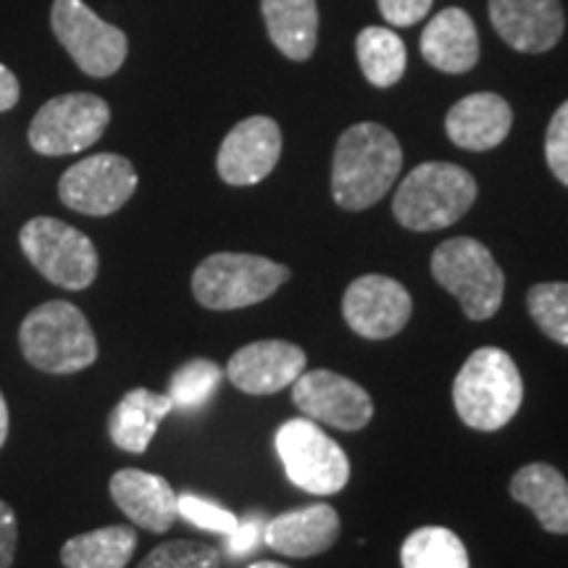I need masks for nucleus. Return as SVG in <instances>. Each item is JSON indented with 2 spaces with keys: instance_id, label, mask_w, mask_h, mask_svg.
I'll return each mask as SVG.
<instances>
[{
  "instance_id": "obj_1",
  "label": "nucleus",
  "mask_w": 568,
  "mask_h": 568,
  "mask_svg": "<svg viewBox=\"0 0 568 568\" xmlns=\"http://www.w3.org/2000/svg\"><path fill=\"white\" fill-rule=\"evenodd\" d=\"M403 169L400 142L382 124H353L339 134L332 161V195L345 211H364L389 193Z\"/></svg>"
},
{
  "instance_id": "obj_2",
  "label": "nucleus",
  "mask_w": 568,
  "mask_h": 568,
  "mask_svg": "<svg viewBox=\"0 0 568 568\" xmlns=\"http://www.w3.org/2000/svg\"><path fill=\"white\" fill-rule=\"evenodd\" d=\"M521 400V372L500 347H479L468 355L453 385L460 422L479 432L503 429L518 414Z\"/></svg>"
},
{
  "instance_id": "obj_3",
  "label": "nucleus",
  "mask_w": 568,
  "mask_h": 568,
  "mask_svg": "<svg viewBox=\"0 0 568 568\" xmlns=\"http://www.w3.org/2000/svg\"><path fill=\"white\" fill-rule=\"evenodd\" d=\"M19 345L27 364L45 374H77L98 358L95 332L69 301H48L30 311L21 322Z\"/></svg>"
},
{
  "instance_id": "obj_4",
  "label": "nucleus",
  "mask_w": 568,
  "mask_h": 568,
  "mask_svg": "<svg viewBox=\"0 0 568 568\" xmlns=\"http://www.w3.org/2000/svg\"><path fill=\"white\" fill-rule=\"evenodd\" d=\"M477 201V180L464 166L429 161L397 187L393 213L410 232H437L456 224Z\"/></svg>"
},
{
  "instance_id": "obj_5",
  "label": "nucleus",
  "mask_w": 568,
  "mask_h": 568,
  "mask_svg": "<svg viewBox=\"0 0 568 568\" xmlns=\"http://www.w3.org/2000/svg\"><path fill=\"white\" fill-rule=\"evenodd\" d=\"M432 276L456 295L471 322H487L503 305L506 276L493 253L474 237H453L432 255Z\"/></svg>"
},
{
  "instance_id": "obj_6",
  "label": "nucleus",
  "mask_w": 568,
  "mask_h": 568,
  "mask_svg": "<svg viewBox=\"0 0 568 568\" xmlns=\"http://www.w3.org/2000/svg\"><path fill=\"white\" fill-rule=\"evenodd\" d=\"M290 268L251 253H213L193 274V295L203 308L237 311L266 301L284 282Z\"/></svg>"
},
{
  "instance_id": "obj_7",
  "label": "nucleus",
  "mask_w": 568,
  "mask_h": 568,
  "mask_svg": "<svg viewBox=\"0 0 568 568\" xmlns=\"http://www.w3.org/2000/svg\"><path fill=\"white\" fill-rule=\"evenodd\" d=\"M19 245L30 264L55 287L80 293L98 276V251L88 234L61 219L34 216L21 226Z\"/></svg>"
},
{
  "instance_id": "obj_8",
  "label": "nucleus",
  "mask_w": 568,
  "mask_h": 568,
  "mask_svg": "<svg viewBox=\"0 0 568 568\" xmlns=\"http://www.w3.org/2000/svg\"><path fill=\"white\" fill-rule=\"evenodd\" d=\"M276 453L284 474L295 487L311 495H335L351 479V460L311 418H290L276 432Z\"/></svg>"
},
{
  "instance_id": "obj_9",
  "label": "nucleus",
  "mask_w": 568,
  "mask_h": 568,
  "mask_svg": "<svg viewBox=\"0 0 568 568\" xmlns=\"http://www.w3.org/2000/svg\"><path fill=\"white\" fill-rule=\"evenodd\" d=\"M111 122V109L92 92H67L34 113L30 145L40 155H71L95 145Z\"/></svg>"
},
{
  "instance_id": "obj_10",
  "label": "nucleus",
  "mask_w": 568,
  "mask_h": 568,
  "mask_svg": "<svg viewBox=\"0 0 568 568\" xmlns=\"http://www.w3.org/2000/svg\"><path fill=\"white\" fill-rule=\"evenodd\" d=\"M51 24L55 38L88 77L103 80L116 74L126 61V34L98 17L84 0H53Z\"/></svg>"
},
{
  "instance_id": "obj_11",
  "label": "nucleus",
  "mask_w": 568,
  "mask_h": 568,
  "mask_svg": "<svg viewBox=\"0 0 568 568\" xmlns=\"http://www.w3.org/2000/svg\"><path fill=\"white\" fill-rule=\"evenodd\" d=\"M138 190L132 161L116 153H95L67 169L59 182V197L84 216H111Z\"/></svg>"
},
{
  "instance_id": "obj_12",
  "label": "nucleus",
  "mask_w": 568,
  "mask_h": 568,
  "mask_svg": "<svg viewBox=\"0 0 568 568\" xmlns=\"http://www.w3.org/2000/svg\"><path fill=\"white\" fill-rule=\"evenodd\" d=\"M293 403L311 422L335 426L343 432L364 429L374 416L372 395L364 387L343 374L324 372V368L297 376L293 385Z\"/></svg>"
},
{
  "instance_id": "obj_13",
  "label": "nucleus",
  "mask_w": 568,
  "mask_h": 568,
  "mask_svg": "<svg viewBox=\"0 0 568 568\" xmlns=\"http://www.w3.org/2000/svg\"><path fill=\"white\" fill-rule=\"evenodd\" d=\"M408 290L393 276L366 274L351 282L343 297V316L355 335L364 339H389L408 324Z\"/></svg>"
},
{
  "instance_id": "obj_14",
  "label": "nucleus",
  "mask_w": 568,
  "mask_h": 568,
  "mask_svg": "<svg viewBox=\"0 0 568 568\" xmlns=\"http://www.w3.org/2000/svg\"><path fill=\"white\" fill-rule=\"evenodd\" d=\"M282 155L280 124L268 116H251L232 126L219 148V176L234 187L264 182Z\"/></svg>"
},
{
  "instance_id": "obj_15",
  "label": "nucleus",
  "mask_w": 568,
  "mask_h": 568,
  "mask_svg": "<svg viewBox=\"0 0 568 568\" xmlns=\"http://www.w3.org/2000/svg\"><path fill=\"white\" fill-rule=\"evenodd\" d=\"M305 372V353L284 339H258L240 347L226 364V376L240 393L274 395L293 387Z\"/></svg>"
},
{
  "instance_id": "obj_16",
  "label": "nucleus",
  "mask_w": 568,
  "mask_h": 568,
  "mask_svg": "<svg viewBox=\"0 0 568 568\" xmlns=\"http://www.w3.org/2000/svg\"><path fill=\"white\" fill-rule=\"evenodd\" d=\"M489 21L495 32L521 53L550 51L566 27L560 0H489Z\"/></svg>"
},
{
  "instance_id": "obj_17",
  "label": "nucleus",
  "mask_w": 568,
  "mask_h": 568,
  "mask_svg": "<svg viewBox=\"0 0 568 568\" xmlns=\"http://www.w3.org/2000/svg\"><path fill=\"white\" fill-rule=\"evenodd\" d=\"M109 489L122 514L140 529L153 531V535H163V531L172 529L176 516H180L174 489L159 474L122 468L111 477Z\"/></svg>"
},
{
  "instance_id": "obj_18",
  "label": "nucleus",
  "mask_w": 568,
  "mask_h": 568,
  "mask_svg": "<svg viewBox=\"0 0 568 568\" xmlns=\"http://www.w3.org/2000/svg\"><path fill=\"white\" fill-rule=\"evenodd\" d=\"M514 111L497 92H474L447 111V138L464 151H489L508 138Z\"/></svg>"
},
{
  "instance_id": "obj_19",
  "label": "nucleus",
  "mask_w": 568,
  "mask_h": 568,
  "mask_svg": "<svg viewBox=\"0 0 568 568\" xmlns=\"http://www.w3.org/2000/svg\"><path fill=\"white\" fill-rule=\"evenodd\" d=\"M339 537V516L326 503L287 510L272 518L264 529L268 548L290 558H311L329 550Z\"/></svg>"
},
{
  "instance_id": "obj_20",
  "label": "nucleus",
  "mask_w": 568,
  "mask_h": 568,
  "mask_svg": "<svg viewBox=\"0 0 568 568\" xmlns=\"http://www.w3.org/2000/svg\"><path fill=\"white\" fill-rule=\"evenodd\" d=\"M426 63L445 74H464L479 61V34L464 9H445L426 24L422 34Z\"/></svg>"
},
{
  "instance_id": "obj_21",
  "label": "nucleus",
  "mask_w": 568,
  "mask_h": 568,
  "mask_svg": "<svg viewBox=\"0 0 568 568\" xmlns=\"http://www.w3.org/2000/svg\"><path fill=\"white\" fill-rule=\"evenodd\" d=\"M510 497L527 506L550 535H568V481L556 466L529 464L510 479Z\"/></svg>"
},
{
  "instance_id": "obj_22",
  "label": "nucleus",
  "mask_w": 568,
  "mask_h": 568,
  "mask_svg": "<svg viewBox=\"0 0 568 568\" xmlns=\"http://www.w3.org/2000/svg\"><path fill=\"white\" fill-rule=\"evenodd\" d=\"M174 410L169 395L151 393V389L138 387L126 393L119 406L109 416V435L113 445L126 453H145L153 443L159 424Z\"/></svg>"
},
{
  "instance_id": "obj_23",
  "label": "nucleus",
  "mask_w": 568,
  "mask_h": 568,
  "mask_svg": "<svg viewBox=\"0 0 568 568\" xmlns=\"http://www.w3.org/2000/svg\"><path fill=\"white\" fill-rule=\"evenodd\" d=\"M268 38L290 61H308L316 51V0H261Z\"/></svg>"
},
{
  "instance_id": "obj_24",
  "label": "nucleus",
  "mask_w": 568,
  "mask_h": 568,
  "mask_svg": "<svg viewBox=\"0 0 568 568\" xmlns=\"http://www.w3.org/2000/svg\"><path fill=\"white\" fill-rule=\"evenodd\" d=\"M138 548V531L132 527H103L71 537L61 548L67 568H126Z\"/></svg>"
},
{
  "instance_id": "obj_25",
  "label": "nucleus",
  "mask_w": 568,
  "mask_h": 568,
  "mask_svg": "<svg viewBox=\"0 0 568 568\" xmlns=\"http://www.w3.org/2000/svg\"><path fill=\"white\" fill-rule=\"evenodd\" d=\"M355 53H358L361 71L374 88H393L406 74V42L385 27H366L355 40Z\"/></svg>"
},
{
  "instance_id": "obj_26",
  "label": "nucleus",
  "mask_w": 568,
  "mask_h": 568,
  "mask_svg": "<svg viewBox=\"0 0 568 568\" xmlns=\"http://www.w3.org/2000/svg\"><path fill=\"white\" fill-rule=\"evenodd\" d=\"M403 568H468L466 545L445 527H422L400 548Z\"/></svg>"
},
{
  "instance_id": "obj_27",
  "label": "nucleus",
  "mask_w": 568,
  "mask_h": 568,
  "mask_svg": "<svg viewBox=\"0 0 568 568\" xmlns=\"http://www.w3.org/2000/svg\"><path fill=\"white\" fill-rule=\"evenodd\" d=\"M222 368L213 361L195 358L187 361L182 368H176L172 382H169V397H172L174 408L182 410H197L216 395L219 385H222Z\"/></svg>"
},
{
  "instance_id": "obj_28",
  "label": "nucleus",
  "mask_w": 568,
  "mask_h": 568,
  "mask_svg": "<svg viewBox=\"0 0 568 568\" xmlns=\"http://www.w3.org/2000/svg\"><path fill=\"white\" fill-rule=\"evenodd\" d=\"M529 314L552 343L568 347V282L535 284L527 295Z\"/></svg>"
},
{
  "instance_id": "obj_29",
  "label": "nucleus",
  "mask_w": 568,
  "mask_h": 568,
  "mask_svg": "<svg viewBox=\"0 0 568 568\" xmlns=\"http://www.w3.org/2000/svg\"><path fill=\"white\" fill-rule=\"evenodd\" d=\"M140 568H222L219 550L193 539H172L148 552Z\"/></svg>"
},
{
  "instance_id": "obj_30",
  "label": "nucleus",
  "mask_w": 568,
  "mask_h": 568,
  "mask_svg": "<svg viewBox=\"0 0 568 568\" xmlns=\"http://www.w3.org/2000/svg\"><path fill=\"white\" fill-rule=\"evenodd\" d=\"M176 510L182 518H187L190 524L201 527L205 531H216V535H232L237 529V516L232 510H226L216 503L205 500L197 495H176Z\"/></svg>"
},
{
  "instance_id": "obj_31",
  "label": "nucleus",
  "mask_w": 568,
  "mask_h": 568,
  "mask_svg": "<svg viewBox=\"0 0 568 568\" xmlns=\"http://www.w3.org/2000/svg\"><path fill=\"white\" fill-rule=\"evenodd\" d=\"M545 159L556 180L568 187V101L552 113L548 134H545Z\"/></svg>"
},
{
  "instance_id": "obj_32",
  "label": "nucleus",
  "mask_w": 568,
  "mask_h": 568,
  "mask_svg": "<svg viewBox=\"0 0 568 568\" xmlns=\"http://www.w3.org/2000/svg\"><path fill=\"white\" fill-rule=\"evenodd\" d=\"M385 21L395 27H414L426 19L435 0H376Z\"/></svg>"
},
{
  "instance_id": "obj_33",
  "label": "nucleus",
  "mask_w": 568,
  "mask_h": 568,
  "mask_svg": "<svg viewBox=\"0 0 568 568\" xmlns=\"http://www.w3.org/2000/svg\"><path fill=\"white\" fill-rule=\"evenodd\" d=\"M264 521L261 516H251L245 521H237V529L232 535H226V548L232 556H247V552L258 548V542L264 539Z\"/></svg>"
},
{
  "instance_id": "obj_34",
  "label": "nucleus",
  "mask_w": 568,
  "mask_h": 568,
  "mask_svg": "<svg viewBox=\"0 0 568 568\" xmlns=\"http://www.w3.org/2000/svg\"><path fill=\"white\" fill-rule=\"evenodd\" d=\"M19 542V521L13 508L6 500H0V568H11L17 556Z\"/></svg>"
},
{
  "instance_id": "obj_35",
  "label": "nucleus",
  "mask_w": 568,
  "mask_h": 568,
  "mask_svg": "<svg viewBox=\"0 0 568 568\" xmlns=\"http://www.w3.org/2000/svg\"><path fill=\"white\" fill-rule=\"evenodd\" d=\"M19 80L9 67L0 63V111H11L19 103Z\"/></svg>"
},
{
  "instance_id": "obj_36",
  "label": "nucleus",
  "mask_w": 568,
  "mask_h": 568,
  "mask_svg": "<svg viewBox=\"0 0 568 568\" xmlns=\"http://www.w3.org/2000/svg\"><path fill=\"white\" fill-rule=\"evenodd\" d=\"M6 437H9V406H6V397L0 393V447L6 445Z\"/></svg>"
},
{
  "instance_id": "obj_37",
  "label": "nucleus",
  "mask_w": 568,
  "mask_h": 568,
  "mask_svg": "<svg viewBox=\"0 0 568 568\" xmlns=\"http://www.w3.org/2000/svg\"><path fill=\"white\" fill-rule=\"evenodd\" d=\"M247 568H290V566L276 564V560H258V564H253V566H247Z\"/></svg>"
}]
</instances>
